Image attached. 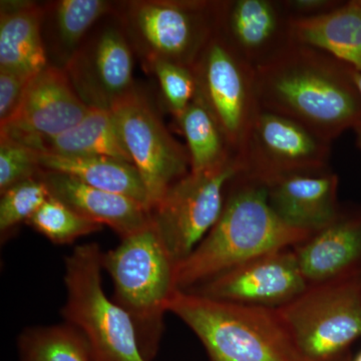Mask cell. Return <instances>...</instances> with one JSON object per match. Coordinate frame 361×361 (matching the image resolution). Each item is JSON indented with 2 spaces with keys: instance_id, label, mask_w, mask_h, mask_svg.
I'll use <instances>...</instances> for the list:
<instances>
[{
  "instance_id": "3957f363",
  "label": "cell",
  "mask_w": 361,
  "mask_h": 361,
  "mask_svg": "<svg viewBox=\"0 0 361 361\" xmlns=\"http://www.w3.org/2000/svg\"><path fill=\"white\" fill-rule=\"evenodd\" d=\"M168 313L196 334L210 361H303L277 310L176 290Z\"/></svg>"
},
{
  "instance_id": "4dcf8cb0",
  "label": "cell",
  "mask_w": 361,
  "mask_h": 361,
  "mask_svg": "<svg viewBox=\"0 0 361 361\" xmlns=\"http://www.w3.org/2000/svg\"><path fill=\"white\" fill-rule=\"evenodd\" d=\"M291 18H310L329 13L341 6L338 0H281Z\"/></svg>"
},
{
  "instance_id": "e0dca14e",
  "label": "cell",
  "mask_w": 361,
  "mask_h": 361,
  "mask_svg": "<svg viewBox=\"0 0 361 361\" xmlns=\"http://www.w3.org/2000/svg\"><path fill=\"white\" fill-rule=\"evenodd\" d=\"M39 177L49 188L51 196L87 219L108 226L121 240L151 224L148 207L129 197L97 189L63 173L42 170Z\"/></svg>"
},
{
  "instance_id": "484cf974",
  "label": "cell",
  "mask_w": 361,
  "mask_h": 361,
  "mask_svg": "<svg viewBox=\"0 0 361 361\" xmlns=\"http://www.w3.org/2000/svg\"><path fill=\"white\" fill-rule=\"evenodd\" d=\"M26 225L56 245H70L78 239L102 231L104 226L80 215L63 201L49 197Z\"/></svg>"
},
{
  "instance_id": "1f68e13d",
  "label": "cell",
  "mask_w": 361,
  "mask_h": 361,
  "mask_svg": "<svg viewBox=\"0 0 361 361\" xmlns=\"http://www.w3.org/2000/svg\"><path fill=\"white\" fill-rule=\"evenodd\" d=\"M353 78H355V82L356 85H357L358 90H360V92L361 94V73H358L353 70ZM355 144L356 147L358 149H361V125L355 130Z\"/></svg>"
},
{
  "instance_id": "30bf717a",
  "label": "cell",
  "mask_w": 361,
  "mask_h": 361,
  "mask_svg": "<svg viewBox=\"0 0 361 361\" xmlns=\"http://www.w3.org/2000/svg\"><path fill=\"white\" fill-rule=\"evenodd\" d=\"M331 142L301 123L261 109L238 155L239 174L267 185L300 174L329 172Z\"/></svg>"
},
{
  "instance_id": "6da1fadb",
  "label": "cell",
  "mask_w": 361,
  "mask_h": 361,
  "mask_svg": "<svg viewBox=\"0 0 361 361\" xmlns=\"http://www.w3.org/2000/svg\"><path fill=\"white\" fill-rule=\"evenodd\" d=\"M263 110L301 123L332 142L361 125V94L353 68L326 52L292 42L256 68Z\"/></svg>"
},
{
  "instance_id": "cb8c5ba5",
  "label": "cell",
  "mask_w": 361,
  "mask_h": 361,
  "mask_svg": "<svg viewBox=\"0 0 361 361\" xmlns=\"http://www.w3.org/2000/svg\"><path fill=\"white\" fill-rule=\"evenodd\" d=\"M187 142L191 172L213 170L235 158L220 128L195 99L177 122Z\"/></svg>"
},
{
  "instance_id": "44dd1931",
  "label": "cell",
  "mask_w": 361,
  "mask_h": 361,
  "mask_svg": "<svg viewBox=\"0 0 361 361\" xmlns=\"http://www.w3.org/2000/svg\"><path fill=\"white\" fill-rule=\"evenodd\" d=\"M293 42L326 52L361 73V4L342 1L329 13L291 18Z\"/></svg>"
},
{
  "instance_id": "5bb4252c",
  "label": "cell",
  "mask_w": 361,
  "mask_h": 361,
  "mask_svg": "<svg viewBox=\"0 0 361 361\" xmlns=\"http://www.w3.org/2000/svg\"><path fill=\"white\" fill-rule=\"evenodd\" d=\"M90 110L66 71L49 66L30 80L20 108L0 127V135L37 149L44 140L75 127Z\"/></svg>"
},
{
  "instance_id": "83f0119b",
  "label": "cell",
  "mask_w": 361,
  "mask_h": 361,
  "mask_svg": "<svg viewBox=\"0 0 361 361\" xmlns=\"http://www.w3.org/2000/svg\"><path fill=\"white\" fill-rule=\"evenodd\" d=\"M147 68L156 75L166 108L178 122L196 97L191 68L164 61H157Z\"/></svg>"
},
{
  "instance_id": "9c48e42d",
  "label": "cell",
  "mask_w": 361,
  "mask_h": 361,
  "mask_svg": "<svg viewBox=\"0 0 361 361\" xmlns=\"http://www.w3.org/2000/svg\"><path fill=\"white\" fill-rule=\"evenodd\" d=\"M240 173L236 157L213 170L175 183L151 209V219L176 265L185 260L219 219L226 192Z\"/></svg>"
},
{
  "instance_id": "ba28073f",
  "label": "cell",
  "mask_w": 361,
  "mask_h": 361,
  "mask_svg": "<svg viewBox=\"0 0 361 361\" xmlns=\"http://www.w3.org/2000/svg\"><path fill=\"white\" fill-rule=\"evenodd\" d=\"M198 99L238 155L261 110L256 70L225 39L219 28L191 68Z\"/></svg>"
},
{
  "instance_id": "f1b7e54d",
  "label": "cell",
  "mask_w": 361,
  "mask_h": 361,
  "mask_svg": "<svg viewBox=\"0 0 361 361\" xmlns=\"http://www.w3.org/2000/svg\"><path fill=\"white\" fill-rule=\"evenodd\" d=\"M39 152L11 137L0 135V194L42 172Z\"/></svg>"
},
{
  "instance_id": "2e32d148",
  "label": "cell",
  "mask_w": 361,
  "mask_h": 361,
  "mask_svg": "<svg viewBox=\"0 0 361 361\" xmlns=\"http://www.w3.org/2000/svg\"><path fill=\"white\" fill-rule=\"evenodd\" d=\"M294 251L310 286L360 274L361 207H341L329 224L312 233Z\"/></svg>"
},
{
  "instance_id": "7c38bea8",
  "label": "cell",
  "mask_w": 361,
  "mask_h": 361,
  "mask_svg": "<svg viewBox=\"0 0 361 361\" xmlns=\"http://www.w3.org/2000/svg\"><path fill=\"white\" fill-rule=\"evenodd\" d=\"M133 51L115 11L92 28L63 71L87 106L111 110L135 90Z\"/></svg>"
},
{
  "instance_id": "4316f807",
  "label": "cell",
  "mask_w": 361,
  "mask_h": 361,
  "mask_svg": "<svg viewBox=\"0 0 361 361\" xmlns=\"http://www.w3.org/2000/svg\"><path fill=\"white\" fill-rule=\"evenodd\" d=\"M49 197V188L39 176L4 192L0 199L1 241H6L21 224H26Z\"/></svg>"
},
{
  "instance_id": "9a60e30c",
  "label": "cell",
  "mask_w": 361,
  "mask_h": 361,
  "mask_svg": "<svg viewBox=\"0 0 361 361\" xmlns=\"http://www.w3.org/2000/svg\"><path fill=\"white\" fill-rule=\"evenodd\" d=\"M290 23L281 0H223L219 30L256 70L293 42Z\"/></svg>"
},
{
  "instance_id": "8992f818",
  "label": "cell",
  "mask_w": 361,
  "mask_h": 361,
  "mask_svg": "<svg viewBox=\"0 0 361 361\" xmlns=\"http://www.w3.org/2000/svg\"><path fill=\"white\" fill-rule=\"evenodd\" d=\"M222 4L139 0L116 4V14L146 68L164 61L191 68L219 28Z\"/></svg>"
},
{
  "instance_id": "836d02e7",
  "label": "cell",
  "mask_w": 361,
  "mask_h": 361,
  "mask_svg": "<svg viewBox=\"0 0 361 361\" xmlns=\"http://www.w3.org/2000/svg\"><path fill=\"white\" fill-rule=\"evenodd\" d=\"M360 282H361V273H360Z\"/></svg>"
},
{
  "instance_id": "52a82bcc",
  "label": "cell",
  "mask_w": 361,
  "mask_h": 361,
  "mask_svg": "<svg viewBox=\"0 0 361 361\" xmlns=\"http://www.w3.org/2000/svg\"><path fill=\"white\" fill-rule=\"evenodd\" d=\"M277 310L303 361H345L361 337L360 274L310 285Z\"/></svg>"
},
{
  "instance_id": "4fadbf2b",
  "label": "cell",
  "mask_w": 361,
  "mask_h": 361,
  "mask_svg": "<svg viewBox=\"0 0 361 361\" xmlns=\"http://www.w3.org/2000/svg\"><path fill=\"white\" fill-rule=\"evenodd\" d=\"M294 248L282 249L237 266L189 290L229 302L283 307L308 288Z\"/></svg>"
},
{
  "instance_id": "d4e9b609",
  "label": "cell",
  "mask_w": 361,
  "mask_h": 361,
  "mask_svg": "<svg viewBox=\"0 0 361 361\" xmlns=\"http://www.w3.org/2000/svg\"><path fill=\"white\" fill-rule=\"evenodd\" d=\"M18 351V361H92L87 342L66 322L26 327Z\"/></svg>"
},
{
  "instance_id": "603a6c76",
  "label": "cell",
  "mask_w": 361,
  "mask_h": 361,
  "mask_svg": "<svg viewBox=\"0 0 361 361\" xmlns=\"http://www.w3.org/2000/svg\"><path fill=\"white\" fill-rule=\"evenodd\" d=\"M37 149L59 155L108 157L132 164L113 113L104 109L90 108L78 125L40 142Z\"/></svg>"
},
{
  "instance_id": "8fae6325",
  "label": "cell",
  "mask_w": 361,
  "mask_h": 361,
  "mask_svg": "<svg viewBox=\"0 0 361 361\" xmlns=\"http://www.w3.org/2000/svg\"><path fill=\"white\" fill-rule=\"evenodd\" d=\"M111 111L148 192L151 211L170 187L191 171L187 147L173 137L148 97L137 89Z\"/></svg>"
},
{
  "instance_id": "d6986e66",
  "label": "cell",
  "mask_w": 361,
  "mask_h": 361,
  "mask_svg": "<svg viewBox=\"0 0 361 361\" xmlns=\"http://www.w3.org/2000/svg\"><path fill=\"white\" fill-rule=\"evenodd\" d=\"M0 71L35 77L49 66L42 39V4L1 1Z\"/></svg>"
},
{
  "instance_id": "d6a6232c",
  "label": "cell",
  "mask_w": 361,
  "mask_h": 361,
  "mask_svg": "<svg viewBox=\"0 0 361 361\" xmlns=\"http://www.w3.org/2000/svg\"><path fill=\"white\" fill-rule=\"evenodd\" d=\"M353 361H361V353H358L357 356H356Z\"/></svg>"
},
{
  "instance_id": "5b68a950",
  "label": "cell",
  "mask_w": 361,
  "mask_h": 361,
  "mask_svg": "<svg viewBox=\"0 0 361 361\" xmlns=\"http://www.w3.org/2000/svg\"><path fill=\"white\" fill-rule=\"evenodd\" d=\"M103 254L90 242L65 258L63 322L87 342L92 361H146L129 314L104 292Z\"/></svg>"
},
{
  "instance_id": "ac0fdd59",
  "label": "cell",
  "mask_w": 361,
  "mask_h": 361,
  "mask_svg": "<svg viewBox=\"0 0 361 361\" xmlns=\"http://www.w3.org/2000/svg\"><path fill=\"white\" fill-rule=\"evenodd\" d=\"M338 176L322 174L287 176L267 185L268 201L275 214L287 225L314 233L338 215Z\"/></svg>"
},
{
  "instance_id": "277c9868",
  "label": "cell",
  "mask_w": 361,
  "mask_h": 361,
  "mask_svg": "<svg viewBox=\"0 0 361 361\" xmlns=\"http://www.w3.org/2000/svg\"><path fill=\"white\" fill-rule=\"evenodd\" d=\"M103 266L113 281L111 299L134 323L144 360L153 361L165 332L169 300L177 290V265L153 223L104 252Z\"/></svg>"
},
{
  "instance_id": "ffe728a7",
  "label": "cell",
  "mask_w": 361,
  "mask_h": 361,
  "mask_svg": "<svg viewBox=\"0 0 361 361\" xmlns=\"http://www.w3.org/2000/svg\"><path fill=\"white\" fill-rule=\"evenodd\" d=\"M116 4L104 0H59L42 4V32L49 66L65 68L85 37Z\"/></svg>"
},
{
  "instance_id": "7a4b0ae2",
  "label": "cell",
  "mask_w": 361,
  "mask_h": 361,
  "mask_svg": "<svg viewBox=\"0 0 361 361\" xmlns=\"http://www.w3.org/2000/svg\"><path fill=\"white\" fill-rule=\"evenodd\" d=\"M312 233L287 225L268 201L267 188L238 174L227 187L219 219L176 266L177 290L189 291L252 259L294 248Z\"/></svg>"
},
{
  "instance_id": "e575fe53",
  "label": "cell",
  "mask_w": 361,
  "mask_h": 361,
  "mask_svg": "<svg viewBox=\"0 0 361 361\" xmlns=\"http://www.w3.org/2000/svg\"><path fill=\"white\" fill-rule=\"evenodd\" d=\"M360 4H361V0H360Z\"/></svg>"
},
{
  "instance_id": "f546056e",
  "label": "cell",
  "mask_w": 361,
  "mask_h": 361,
  "mask_svg": "<svg viewBox=\"0 0 361 361\" xmlns=\"http://www.w3.org/2000/svg\"><path fill=\"white\" fill-rule=\"evenodd\" d=\"M32 78L0 71V127L6 125L20 108Z\"/></svg>"
},
{
  "instance_id": "7402d4cb",
  "label": "cell",
  "mask_w": 361,
  "mask_h": 361,
  "mask_svg": "<svg viewBox=\"0 0 361 361\" xmlns=\"http://www.w3.org/2000/svg\"><path fill=\"white\" fill-rule=\"evenodd\" d=\"M39 159L42 170L70 175L89 186L129 197L149 209L148 192L141 176L128 161L108 157L59 155L45 152H39Z\"/></svg>"
}]
</instances>
